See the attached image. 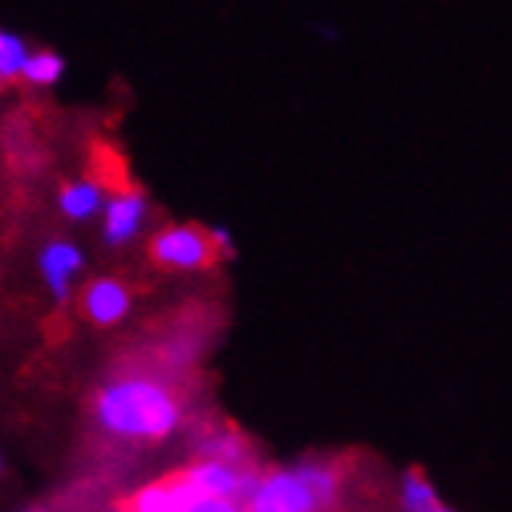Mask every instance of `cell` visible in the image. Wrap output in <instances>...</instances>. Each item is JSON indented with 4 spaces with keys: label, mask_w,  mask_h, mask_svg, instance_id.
Wrapping results in <instances>:
<instances>
[{
    "label": "cell",
    "mask_w": 512,
    "mask_h": 512,
    "mask_svg": "<svg viewBox=\"0 0 512 512\" xmlns=\"http://www.w3.org/2000/svg\"><path fill=\"white\" fill-rule=\"evenodd\" d=\"M97 423L128 441H159L180 423L177 398L165 385L146 376H125L109 382L97 398Z\"/></svg>",
    "instance_id": "cell-1"
},
{
    "label": "cell",
    "mask_w": 512,
    "mask_h": 512,
    "mask_svg": "<svg viewBox=\"0 0 512 512\" xmlns=\"http://www.w3.org/2000/svg\"><path fill=\"white\" fill-rule=\"evenodd\" d=\"M246 506V512H317L323 503L298 469H280L261 475Z\"/></svg>",
    "instance_id": "cell-2"
},
{
    "label": "cell",
    "mask_w": 512,
    "mask_h": 512,
    "mask_svg": "<svg viewBox=\"0 0 512 512\" xmlns=\"http://www.w3.org/2000/svg\"><path fill=\"white\" fill-rule=\"evenodd\" d=\"M149 252H153V258L162 267H171V270H199L215 258L212 236L199 227H190V224L168 227V230L156 233Z\"/></svg>",
    "instance_id": "cell-3"
},
{
    "label": "cell",
    "mask_w": 512,
    "mask_h": 512,
    "mask_svg": "<svg viewBox=\"0 0 512 512\" xmlns=\"http://www.w3.org/2000/svg\"><path fill=\"white\" fill-rule=\"evenodd\" d=\"M184 478H187V485L199 494L224 497V500H236V503H246L261 481L258 472H252L246 466H230L221 460H202L193 469H187Z\"/></svg>",
    "instance_id": "cell-4"
},
{
    "label": "cell",
    "mask_w": 512,
    "mask_h": 512,
    "mask_svg": "<svg viewBox=\"0 0 512 512\" xmlns=\"http://www.w3.org/2000/svg\"><path fill=\"white\" fill-rule=\"evenodd\" d=\"M146 221V199L137 190L115 193L103 205V236L109 246H125L140 233Z\"/></svg>",
    "instance_id": "cell-5"
},
{
    "label": "cell",
    "mask_w": 512,
    "mask_h": 512,
    "mask_svg": "<svg viewBox=\"0 0 512 512\" xmlns=\"http://www.w3.org/2000/svg\"><path fill=\"white\" fill-rule=\"evenodd\" d=\"M131 311V292L118 280H94L84 289V314L97 326H115L122 323Z\"/></svg>",
    "instance_id": "cell-6"
},
{
    "label": "cell",
    "mask_w": 512,
    "mask_h": 512,
    "mask_svg": "<svg viewBox=\"0 0 512 512\" xmlns=\"http://www.w3.org/2000/svg\"><path fill=\"white\" fill-rule=\"evenodd\" d=\"M84 267V255L78 246L72 243H50L44 252H41V277L47 283V289L63 301L69 295V286L75 283V277L81 274Z\"/></svg>",
    "instance_id": "cell-7"
},
{
    "label": "cell",
    "mask_w": 512,
    "mask_h": 512,
    "mask_svg": "<svg viewBox=\"0 0 512 512\" xmlns=\"http://www.w3.org/2000/svg\"><path fill=\"white\" fill-rule=\"evenodd\" d=\"M103 205L106 199L97 180H75V184L63 187V193H59V208H63V215L72 221L94 218L97 212H103Z\"/></svg>",
    "instance_id": "cell-8"
},
{
    "label": "cell",
    "mask_w": 512,
    "mask_h": 512,
    "mask_svg": "<svg viewBox=\"0 0 512 512\" xmlns=\"http://www.w3.org/2000/svg\"><path fill=\"white\" fill-rule=\"evenodd\" d=\"M401 506L404 512H454L438 494V488L423 472H407L401 481Z\"/></svg>",
    "instance_id": "cell-9"
},
{
    "label": "cell",
    "mask_w": 512,
    "mask_h": 512,
    "mask_svg": "<svg viewBox=\"0 0 512 512\" xmlns=\"http://www.w3.org/2000/svg\"><path fill=\"white\" fill-rule=\"evenodd\" d=\"M66 75V59L56 50H32L25 59L22 78L35 87H50Z\"/></svg>",
    "instance_id": "cell-10"
},
{
    "label": "cell",
    "mask_w": 512,
    "mask_h": 512,
    "mask_svg": "<svg viewBox=\"0 0 512 512\" xmlns=\"http://www.w3.org/2000/svg\"><path fill=\"white\" fill-rule=\"evenodd\" d=\"M180 500H184V481L177 478L140 491L131 503V512H180Z\"/></svg>",
    "instance_id": "cell-11"
},
{
    "label": "cell",
    "mask_w": 512,
    "mask_h": 512,
    "mask_svg": "<svg viewBox=\"0 0 512 512\" xmlns=\"http://www.w3.org/2000/svg\"><path fill=\"white\" fill-rule=\"evenodd\" d=\"M28 53L32 50H28V44L19 35L0 28V78H22Z\"/></svg>",
    "instance_id": "cell-12"
},
{
    "label": "cell",
    "mask_w": 512,
    "mask_h": 512,
    "mask_svg": "<svg viewBox=\"0 0 512 512\" xmlns=\"http://www.w3.org/2000/svg\"><path fill=\"white\" fill-rule=\"evenodd\" d=\"M184 481V500H180V512H243V503L236 500H224V497H208V494H199L187 485V478L180 475Z\"/></svg>",
    "instance_id": "cell-13"
},
{
    "label": "cell",
    "mask_w": 512,
    "mask_h": 512,
    "mask_svg": "<svg viewBox=\"0 0 512 512\" xmlns=\"http://www.w3.org/2000/svg\"><path fill=\"white\" fill-rule=\"evenodd\" d=\"M202 454H205V460H221V463H230V466H243L246 447H243V438L215 435V438H208L202 444Z\"/></svg>",
    "instance_id": "cell-14"
},
{
    "label": "cell",
    "mask_w": 512,
    "mask_h": 512,
    "mask_svg": "<svg viewBox=\"0 0 512 512\" xmlns=\"http://www.w3.org/2000/svg\"><path fill=\"white\" fill-rule=\"evenodd\" d=\"M301 475H305V481L311 485V491L317 494V500L326 506V503H333L336 491H339V478L333 469H326V466H301L298 469Z\"/></svg>",
    "instance_id": "cell-15"
},
{
    "label": "cell",
    "mask_w": 512,
    "mask_h": 512,
    "mask_svg": "<svg viewBox=\"0 0 512 512\" xmlns=\"http://www.w3.org/2000/svg\"><path fill=\"white\" fill-rule=\"evenodd\" d=\"M0 469H4V463H0Z\"/></svg>",
    "instance_id": "cell-16"
},
{
    "label": "cell",
    "mask_w": 512,
    "mask_h": 512,
    "mask_svg": "<svg viewBox=\"0 0 512 512\" xmlns=\"http://www.w3.org/2000/svg\"><path fill=\"white\" fill-rule=\"evenodd\" d=\"M0 81H4V78H0Z\"/></svg>",
    "instance_id": "cell-17"
}]
</instances>
